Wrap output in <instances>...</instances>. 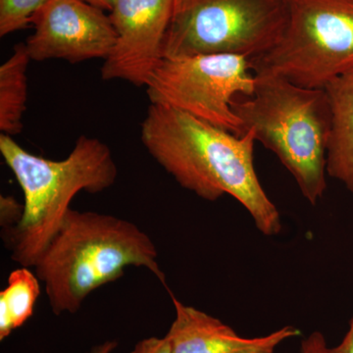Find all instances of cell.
Returning a JSON list of instances; mask_svg holds the SVG:
<instances>
[{
  "label": "cell",
  "mask_w": 353,
  "mask_h": 353,
  "mask_svg": "<svg viewBox=\"0 0 353 353\" xmlns=\"http://www.w3.org/2000/svg\"><path fill=\"white\" fill-rule=\"evenodd\" d=\"M141 137L153 159L183 189L208 201L234 197L260 233H281L280 212L255 170L252 130L236 136L179 109L150 104Z\"/></svg>",
  "instance_id": "obj_1"
},
{
  "label": "cell",
  "mask_w": 353,
  "mask_h": 353,
  "mask_svg": "<svg viewBox=\"0 0 353 353\" xmlns=\"http://www.w3.org/2000/svg\"><path fill=\"white\" fill-rule=\"evenodd\" d=\"M157 246L136 224L110 214L70 209L34 265L53 314H75L92 292L129 267L152 272L167 288Z\"/></svg>",
  "instance_id": "obj_2"
},
{
  "label": "cell",
  "mask_w": 353,
  "mask_h": 353,
  "mask_svg": "<svg viewBox=\"0 0 353 353\" xmlns=\"http://www.w3.org/2000/svg\"><path fill=\"white\" fill-rule=\"evenodd\" d=\"M0 153L24 194L22 217L2 236L11 259L28 268L41 259L79 192L99 194L117 180L110 148L90 137L81 136L68 157L57 161L32 154L12 137L0 134Z\"/></svg>",
  "instance_id": "obj_3"
},
{
  "label": "cell",
  "mask_w": 353,
  "mask_h": 353,
  "mask_svg": "<svg viewBox=\"0 0 353 353\" xmlns=\"http://www.w3.org/2000/svg\"><path fill=\"white\" fill-rule=\"evenodd\" d=\"M250 97L234 99L233 109L245 132L273 152L292 174L309 203L327 190V146L331 108L326 90L299 87L273 75L255 74Z\"/></svg>",
  "instance_id": "obj_4"
},
{
  "label": "cell",
  "mask_w": 353,
  "mask_h": 353,
  "mask_svg": "<svg viewBox=\"0 0 353 353\" xmlns=\"http://www.w3.org/2000/svg\"><path fill=\"white\" fill-rule=\"evenodd\" d=\"M290 0H174L162 58L262 57L282 39Z\"/></svg>",
  "instance_id": "obj_5"
},
{
  "label": "cell",
  "mask_w": 353,
  "mask_h": 353,
  "mask_svg": "<svg viewBox=\"0 0 353 353\" xmlns=\"http://www.w3.org/2000/svg\"><path fill=\"white\" fill-rule=\"evenodd\" d=\"M250 62L254 74L324 90L353 69V0H290L282 39Z\"/></svg>",
  "instance_id": "obj_6"
},
{
  "label": "cell",
  "mask_w": 353,
  "mask_h": 353,
  "mask_svg": "<svg viewBox=\"0 0 353 353\" xmlns=\"http://www.w3.org/2000/svg\"><path fill=\"white\" fill-rule=\"evenodd\" d=\"M255 85L250 58L209 54L162 58L145 88L150 103L179 109L241 136L245 129L233 103L238 97L252 95Z\"/></svg>",
  "instance_id": "obj_7"
},
{
  "label": "cell",
  "mask_w": 353,
  "mask_h": 353,
  "mask_svg": "<svg viewBox=\"0 0 353 353\" xmlns=\"http://www.w3.org/2000/svg\"><path fill=\"white\" fill-rule=\"evenodd\" d=\"M31 25L34 32L25 46L32 61L105 60L117 39L109 14L83 0H50Z\"/></svg>",
  "instance_id": "obj_8"
},
{
  "label": "cell",
  "mask_w": 353,
  "mask_h": 353,
  "mask_svg": "<svg viewBox=\"0 0 353 353\" xmlns=\"http://www.w3.org/2000/svg\"><path fill=\"white\" fill-rule=\"evenodd\" d=\"M174 0H116L109 12L117 39L101 67L103 80L145 87L162 59Z\"/></svg>",
  "instance_id": "obj_9"
},
{
  "label": "cell",
  "mask_w": 353,
  "mask_h": 353,
  "mask_svg": "<svg viewBox=\"0 0 353 353\" xmlns=\"http://www.w3.org/2000/svg\"><path fill=\"white\" fill-rule=\"evenodd\" d=\"M169 294L176 314L165 336L171 353H274L281 343L301 334L296 327L285 326L267 336L243 338L218 318L185 305Z\"/></svg>",
  "instance_id": "obj_10"
},
{
  "label": "cell",
  "mask_w": 353,
  "mask_h": 353,
  "mask_svg": "<svg viewBox=\"0 0 353 353\" xmlns=\"http://www.w3.org/2000/svg\"><path fill=\"white\" fill-rule=\"evenodd\" d=\"M331 108L327 175L353 194V69L324 88Z\"/></svg>",
  "instance_id": "obj_11"
},
{
  "label": "cell",
  "mask_w": 353,
  "mask_h": 353,
  "mask_svg": "<svg viewBox=\"0 0 353 353\" xmlns=\"http://www.w3.org/2000/svg\"><path fill=\"white\" fill-rule=\"evenodd\" d=\"M31 61L25 43H20L0 66V131L7 136H16L23 130L28 101V67Z\"/></svg>",
  "instance_id": "obj_12"
},
{
  "label": "cell",
  "mask_w": 353,
  "mask_h": 353,
  "mask_svg": "<svg viewBox=\"0 0 353 353\" xmlns=\"http://www.w3.org/2000/svg\"><path fill=\"white\" fill-rule=\"evenodd\" d=\"M39 282L28 267L20 266L9 274L6 287L0 292V341L6 340L34 314L41 294Z\"/></svg>",
  "instance_id": "obj_13"
},
{
  "label": "cell",
  "mask_w": 353,
  "mask_h": 353,
  "mask_svg": "<svg viewBox=\"0 0 353 353\" xmlns=\"http://www.w3.org/2000/svg\"><path fill=\"white\" fill-rule=\"evenodd\" d=\"M50 0H0V37L31 25L32 16Z\"/></svg>",
  "instance_id": "obj_14"
},
{
  "label": "cell",
  "mask_w": 353,
  "mask_h": 353,
  "mask_svg": "<svg viewBox=\"0 0 353 353\" xmlns=\"http://www.w3.org/2000/svg\"><path fill=\"white\" fill-rule=\"evenodd\" d=\"M0 222L2 230L9 229L18 224L23 214V204L20 205L13 196H1L0 199Z\"/></svg>",
  "instance_id": "obj_15"
},
{
  "label": "cell",
  "mask_w": 353,
  "mask_h": 353,
  "mask_svg": "<svg viewBox=\"0 0 353 353\" xmlns=\"http://www.w3.org/2000/svg\"><path fill=\"white\" fill-rule=\"evenodd\" d=\"M129 353H171L170 343L166 336H152L139 341Z\"/></svg>",
  "instance_id": "obj_16"
},
{
  "label": "cell",
  "mask_w": 353,
  "mask_h": 353,
  "mask_svg": "<svg viewBox=\"0 0 353 353\" xmlns=\"http://www.w3.org/2000/svg\"><path fill=\"white\" fill-rule=\"evenodd\" d=\"M328 345L321 332H313L301 341V353H328Z\"/></svg>",
  "instance_id": "obj_17"
},
{
  "label": "cell",
  "mask_w": 353,
  "mask_h": 353,
  "mask_svg": "<svg viewBox=\"0 0 353 353\" xmlns=\"http://www.w3.org/2000/svg\"><path fill=\"white\" fill-rule=\"evenodd\" d=\"M328 353H353V316L350 322V328L343 341L336 347H329Z\"/></svg>",
  "instance_id": "obj_18"
},
{
  "label": "cell",
  "mask_w": 353,
  "mask_h": 353,
  "mask_svg": "<svg viewBox=\"0 0 353 353\" xmlns=\"http://www.w3.org/2000/svg\"><path fill=\"white\" fill-rule=\"evenodd\" d=\"M118 347L116 341H106L99 345H94L88 353H113Z\"/></svg>",
  "instance_id": "obj_19"
},
{
  "label": "cell",
  "mask_w": 353,
  "mask_h": 353,
  "mask_svg": "<svg viewBox=\"0 0 353 353\" xmlns=\"http://www.w3.org/2000/svg\"><path fill=\"white\" fill-rule=\"evenodd\" d=\"M83 1L87 2L90 6L101 8L102 10L109 13L112 10L116 0H83Z\"/></svg>",
  "instance_id": "obj_20"
}]
</instances>
